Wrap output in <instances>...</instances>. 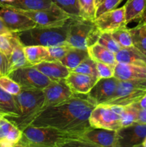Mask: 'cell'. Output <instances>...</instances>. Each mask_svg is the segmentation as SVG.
<instances>
[{"label": "cell", "mask_w": 146, "mask_h": 147, "mask_svg": "<svg viewBox=\"0 0 146 147\" xmlns=\"http://www.w3.org/2000/svg\"><path fill=\"white\" fill-rule=\"evenodd\" d=\"M94 107L86 97L74 94L60 104L43 109L31 125L54 128L80 137L83 132L91 127L89 119Z\"/></svg>", "instance_id": "1"}, {"label": "cell", "mask_w": 146, "mask_h": 147, "mask_svg": "<svg viewBox=\"0 0 146 147\" xmlns=\"http://www.w3.org/2000/svg\"><path fill=\"white\" fill-rule=\"evenodd\" d=\"M19 111L18 116H4L22 131L30 126L44 109V96L42 90H24L14 96Z\"/></svg>", "instance_id": "2"}, {"label": "cell", "mask_w": 146, "mask_h": 147, "mask_svg": "<svg viewBox=\"0 0 146 147\" xmlns=\"http://www.w3.org/2000/svg\"><path fill=\"white\" fill-rule=\"evenodd\" d=\"M67 22L62 27H36L34 28L16 33V34L24 47L40 45L48 47L64 45H67Z\"/></svg>", "instance_id": "3"}, {"label": "cell", "mask_w": 146, "mask_h": 147, "mask_svg": "<svg viewBox=\"0 0 146 147\" xmlns=\"http://www.w3.org/2000/svg\"><path fill=\"white\" fill-rule=\"evenodd\" d=\"M76 136L52 127L30 126L22 131V136L17 147H57L58 144Z\"/></svg>", "instance_id": "4"}, {"label": "cell", "mask_w": 146, "mask_h": 147, "mask_svg": "<svg viewBox=\"0 0 146 147\" xmlns=\"http://www.w3.org/2000/svg\"><path fill=\"white\" fill-rule=\"evenodd\" d=\"M146 94V80H119L115 96L105 103L127 106Z\"/></svg>", "instance_id": "5"}, {"label": "cell", "mask_w": 146, "mask_h": 147, "mask_svg": "<svg viewBox=\"0 0 146 147\" xmlns=\"http://www.w3.org/2000/svg\"><path fill=\"white\" fill-rule=\"evenodd\" d=\"M7 76L24 90H43L52 82L34 66L16 69Z\"/></svg>", "instance_id": "6"}, {"label": "cell", "mask_w": 146, "mask_h": 147, "mask_svg": "<svg viewBox=\"0 0 146 147\" xmlns=\"http://www.w3.org/2000/svg\"><path fill=\"white\" fill-rule=\"evenodd\" d=\"M94 27V22L70 18L67 22V44L73 48L87 50V38Z\"/></svg>", "instance_id": "7"}, {"label": "cell", "mask_w": 146, "mask_h": 147, "mask_svg": "<svg viewBox=\"0 0 146 147\" xmlns=\"http://www.w3.org/2000/svg\"><path fill=\"white\" fill-rule=\"evenodd\" d=\"M91 127L117 131L121 128L120 115L113 111L110 105L96 106L89 119Z\"/></svg>", "instance_id": "8"}, {"label": "cell", "mask_w": 146, "mask_h": 147, "mask_svg": "<svg viewBox=\"0 0 146 147\" xmlns=\"http://www.w3.org/2000/svg\"><path fill=\"white\" fill-rule=\"evenodd\" d=\"M15 9L29 17L37 24V27H62L65 25L67 21L71 18L68 14L64 12L59 7L54 9L37 10V11H27V10H21L17 9Z\"/></svg>", "instance_id": "9"}, {"label": "cell", "mask_w": 146, "mask_h": 147, "mask_svg": "<svg viewBox=\"0 0 146 147\" xmlns=\"http://www.w3.org/2000/svg\"><path fill=\"white\" fill-rule=\"evenodd\" d=\"M0 17L13 33H18L37 27V24L29 17L4 4H0Z\"/></svg>", "instance_id": "10"}, {"label": "cell", "mask_w": 146, "mask_h": 147, "mask_svg": "<svg viewBox=\"0 0 146 147\" xmlns=\"http://www.w3.org/2000/svg\"><path fill=\"white\" fill-rule=\"evenodd\" d=\"M119 80L113 77L100 78L87 93L86 98L94 106L105 104L115 94Z\"/></svg>", "instance_id": "11"}, {"label": "cell", "mask_w": 146, "mask_h": 147, "mask_svg": "<svg viewBox=\"0 0 146 147\" xmlns=\"http://www.w3.org/2000/svg\"><path fill=\"white\" fill-rule=\"evenodd\" d=\"M43 93L44 96V109L60 104L74 95L65 79L52 81L43 90Z\"/></svg>", "instance_id": "12"}, {"label": "cell", "mask_w": 146, "mask_h": 147, "mask_svg": "<svg viewBox=\"0 0 146 147\" xmlns=\"http://www.w3.org/2000/svg\"><path fill=\"white\" fill-rule=\"evenodd\" d=\"M117 147H133L146 139V124L135 123L117 131Z\"/></svg>", "instance_id": "13"}, {"label": "cell", "mask_w": 146, "mask_h": 147, "mask_svg": "<svg viewBox=\"0 0 146 147\" xmlns=\"http://www.w3.org/2000/svg\"><path fill=\"white\" fill-rule=\"evenodd\" d=\"M94 23L101 32H112L126 26L125 7L123 6L101 14L95 19Z\"/></svg>", "instance_id": "14"}, {"label": "cell", "mask_w": 146, "mask_h": 147, "mask_svg": "<svg viewBox=\"0 0 146 147\" xmlns=\"http://www.w3.org/2000/svg\"><path fill=\"white\" fill-rule=\"evenodd\" d=\"M80 138L99 147H117V131L90 127L83 132Z\"/></svg>", "instance_id": "15"}, {"label": "cell", "mask_w": 146, "mask_h": 147, "mask_svg": "<svg viewBox=\"0 0 146 147\" xmlns=\"http://www.w3.org/2000/svg\"><path fill=\"white\" fill-rule=\"evenodd\" d=\"M65 80L74 94L87 95L99 78L88 75L71 72Z\"/></svg>", "instance_id": "16"}, {"label": "cell", "mask_w": 146, "mask_h": 147, "mask_svg": "<svg viewBox=\"0 0 146 147\" xmlns=\"http://www.w3.org/2000/svg\"><path fill=\"white\" fill-rule=\"evenodd\" d=\"M39 71L47 76L52 81L66 79L71 70L59 61H45L34 65Z\"/></svg>", "instance_id": "17"}, {"label": "cell", "mask_w": 146, "mask_h": 147, "mask_svg": "<svg viewBox=\"0 0 146 147\" xmlns=\"http://www.w3.org/2000/svg\"><path fill=\"white\" fill-rule=\"evenodd\" d=\"M114 77L119 80H146V67L117 63Z\"/></svg>", "instance_id": "18"}, {"label": "cell", "mask_w": 146, "mask_h": 147, "mask_svg": "<svg viewBox=\"0 0 146 147\" xmlns=\"http://www.w3.org/2000/svg\"><path fill=\"white\" fill-rule=\"evenodd\" d=\"M10 40L12 45V52L9 59V73L20 67L31 66L26 58L24 46L19 41L16 33H14V34L10 37Z\"/></svg>", "instance_id": "19"}, {"label": "cell", "mask_w": 146, "mask_h": 147, "mask_svg": "<svg viewBox=\"0 0 146 147\" xmlns=\"http://www.w3.org/2000/svg\"><path fill=\"white\" fill-rule=\"evenodd\" d=\"M116 60L119 63L133 65L146 67V57L134 46L121 48L115 54Z\"/></svg>", "instance_id": "20"}, {"label": "cell", "mask_w": 146, "mask_h": 147, "mask_svg": "<svg viewBox=\"0 0 146 147\" xmlns=\"http://www.w3.org/2000/svg\"><path fill=\"white\" fill-rule=\"evenodd\" d=\"M4 4L17 9L27 11L50 10L58 8L52 0H14L10 4Z\"/></svg>", "instance_id": "21"}, {"label": "cell", "mask_w": 146, "mask_h": 147, "mask_svg": "<svg viewBox=\"0 0 146 147\" xmlns=\"http://www.w3.org/2000/svg\"><path fill=\"white\" fill-rule=\"evenodd\" d=\"M89 56L94 61L105 63L110 65L115 66L117 62L116 60L115 53L106 49L98 42L87 47Z\"/></svg>", "instance_id": "22"}, {"label": "cell", "mask_w": 146, "mask_h": 147, "mask_svg": "<svg viewBox=\"0 0 146 147\" xmlns=\"http://www.w3.org/2000/svg\"><path fill=\"white\" fill-rule=\"evenodd\" d=\"M24 54L27 62L31 66L45 61H52L49 54L47 47L40 45L24 47Z\"/></svg>", "instance_id": "23"}, {"label": "cell", "mask_w": 146, "mask_h": 147, "mask_svg": "<svg viewBox=\"0 0 146 147\" xmlns=\"http://www.w3.org/2000/svg\"><path fill=\"white\" fill-rule=\"evenodd\" d=\"M126 24L139 20L146 9V0H127L124 5Z\"/></svg>", "instance_id": "24"}, {"label": "cell", "mask_w": 146, "mask_h": 147, "mask_svg": "<svg viewBox=\"0 0 146 147\" xmlns=\"http://www.w3.org/2000/svg\"><path fill=\"white\" fill-rule=\"evenodd\" d=\"M88 57L90 56L87 50H81L72 47L66 55L59 62L72 71Z\"/></svg>", "instance_id": "25"}, {"label": "cell", "mask_w": 146, "mask_h": 147, "mask_svg": "<svg viewBox=\"0 0 146 147\" xmlns=\"http://www.w3.org/2000/svg\"><path fill=\"white\" fill-rule=\"evenodd\" d=\"M0 115L4 116H18L19 111L13 95L0 87Z\"/></svg>", "instance_id": "26"}, {"label": "cell", "mask_w": 146, "mask_h": 147, "mask_svg": "<svg viewBox=\"0 0 146 147\" xmlns=\"http://www.w3.org/2000/svg\"><path fill=\"white\" fill-rule=\"evenodd\" d=\"M133 39V46L146 55V28L144 25H138L129 29Z\"/></svg>", "instance_id": "27"}, {"label": "cell", "mask_w": 146, "mask_h": 147, "mask_svg": "<svg viewBox=\"0 0 146 147\" xmlns=\"http://www.w3.org/2000/svg\"><path fill=\"white\" fill-rule=\"evenodd\" d=\"M57 7L71 18H82L77 0H52Z\"/></svg>", "instance_id": "28"}, {"label": "cell", "mask_w": 146, "mask_h": 147, "mask_svg": "<svg viewBox=\"0 0 146 147\" xmlns=\"http://www.w3.org/2000/svg\"><path fill=\"white\" fill-rule=\"evenodd\" d=\"M110 33L113 39L118 43L121 48H126L133 46V39L130 30L127 29L126 26L120 27Z\"/></svg>", "instance_id": "29"}, {"label": "cell", "mask_w": 146, "mask_h": 147, "mask_svg": "<svg viewBox=\"0 0 146 147\" xmlns=\"http://www.w3.org/2000/svg\"><path fill=\"white\" fill-rule=\"evenodd\" d=\"M80 6L81 17L89 21L94 22L96 19L95 0H77Z\"/></svg>", "instance_id": "30"}, {"label": "cell", "mask_w": 146, "mask_h": 147, "mask_svg": "<svg viewBox=\"0 0 146 147\" xmlns=\"http://www.w3.org/2000/svg\"><path fill=\"white\" fill-rule=\"evenodd\" d=\"M71 72L88 75V76H91L99 78V74L97 69L96 62L94 61L92 59L90 58V57L83 60L77 67L73 69Z\"/></svg>", "instance_id": "31"}, {"label": "cell", "mask_w": 146, "mask_h": 147, "mask_svg": "<svg viewBox=\"0 0 146 147\" xmlns=\"http://www.w3.org/2000/svg\"><path fill=\"white\" fill-rule=\"evenodd\" d=\"M138 109L133 105L124 106V110L120 115L121 128L129 126L136 123L138 115Z\"/></svg>", "instance_id": "32"}, {"label": "cell", "mask_w": 146, "mask_h": 147, "mask_svg": "<svg viewBox=\"0 0 146 147\" xmlns=\"http://www.w3.org/2000/svg\"><path fill=\"white\" fill-rule=\"evenodd\" d=\"M97 42L115 54L121 49V47L113 39L110 32H101Z\"/></svg>", "instance_id": "33"}, {"label": "cell", "mask_w": 146, "mask_h": 147, "mask_svg": "<svg viewBox=\"0 0 146 147\" xmlns=\"http://www.w3.org/2000/svg\"><path fill=\"white\" fill-rule=\"evenodd\" d=\"M0 87L13 96L19 93L21 90L19 85L10 78L8 76H0Z\"/></svg>", "instance_id": "34"}, {"label": "cell", "mask_w": 146, "mask_h": 147, "mask_svg": "<svg viewBox=\"0 0 146 147\" xmlns=\"http://www.w3.org/2000/svg\"><path fill=\"white\" fill-rule=\"evenodd\" d=\"M57 147H99L80 137L69 138L58 144Z\"/></svg>", "instance_id": "35"}, {"label": "cell", "mask_w": 146, "mask_h": 147, "mask_svg": "<svg viewBox=\"0 0 146 147\" xmlns=\"http://www.w3.org/2000/svg\"><path fill=\"white\" fill-rule=\"evenodd\" d=\"M71 48L72 47L68 45H64L48 47L47 50L52 61H60L66 55V54Z\"/></svg>", "instance_id": "36"}, {"label": "cell", "mask_w": 146, "mask_h": 147, "mask_svg": "<svg viewBox=\"0 0 146 147\" xmlns=\"http://www.w3.org/2000/svg\"><path fill=\"white\" fill-rule=\"evenodd\" d=\"M123 0H103L100 4L97 6L96 9V18L101 14L115 9Z\"/></svg>", "instance_id": "37"}, {"label": "cell", "mask_w": 146, "mask_h": 147, "mask_svg": "<svg viewBox=\"0 0 146 147\" xmlns=\"http://www.w3.org/2000/svg\"><path fill=\"white\" fill-rule=\"evenodd\" d=\"M96 64H97V69L99 74V78H110L114 77L115 66L99 63V62H96Z\"/></svg>", "instance_id": "38"}, {"label": "cell", "mask_w": 146, "mask_h": 147, "mask_svg": "<svg viewBox=\"0 0 146 147\" xmlns=\"http://www.w3.org/2000/svg\"><path fill=\"white\" fill-rule=\"evenodd\" d=\"M21 136H22V131L19 128H17V126L14 125L11 129V130H10V131L7 134V137L4 139V140L1 141V142H6V143H8L11 145H16L19 142Z\"/></svg>", "instance_id": "39"}, {"label": "cell", "mask_w": 146, "mask_h": 147, "mask_svg": "<svg viewBox=\"0 0 146 147\" xmlns=\"http://www.w3.org/2000/svg\"><path fill=\"white\" fill-rule=\"evenodd\" d=\"M10 37L11 36L0 34V51L5 55L9 59L12 52V45H11Z\"/></svg>", "instance_id": "40"}, {"label": "cell", "mask_w": 146, "mask_h": 147, "mask_svg": "<svg viewBox=\"0 0 146 147\" xmlns=\"http://www.w3.org/2000/svg\"><path fill=\"white\" fill-rule=\"evenodd\" d=\"M13 126L14 124L7 118L3 116L0 117V142L4 140Z\"/></svg>", "instance_id": "41"}, {"label": "cell", "mask_w": 146, "mask_h": 147, "mask_svg": "<svg viewBox=\"0 0 146 147\" xmlns=\"http://www.w3.org/2000/svg\"><path fill=\"white\" fill-rule=\"evenodd\" d=\"M9 70V58L0 51V74L1 76H7Z\"/></svg>", "instance_id": "42"}, {"label": "cell", "mask_w": 146, "mask_h": 147, "mask_svg": "<svg viewBox=\"0 0 146 147\" xmlns=\"http://www.w3.org/2000/svg\"><path fill=\"white\" fill-rule=\"evenodd\" d=\"M100 34H101V32H100L95 26V27L92 30V31L90 32L88 37H87V42H86V43H87V47H90L91 45H92L97 42L99 37H100Z\"/></svg>", "instance_id": "43"}, {"label": "cell", "mask_w": 146, "mask_h": 147, "mask_svg": "<svg viewBox=\"0 0 146 147\" xmlns=\"http://www.w3.org/2000/svg\"><path fill=\"white\" fill-rule=\"evenodd\" d=\"M0 34H4V35L7 36H12L14 34L12 32L9 30V28L7 27L1 17H0Z\"/></svg>", "instance_id": "44"}, {"label": "cell", "mask_w": 146, "mask_h": 147, "mask_svg": "<svg viewBox=\"0 0 146 147\" xmlns=\"http://www.w3.org/2000/svg\"><path fill=\"white\" fill-rule=\"evenodd\" d=\"M133 106H134L135 107L137 108L138 110H141V109H146V94L140 100H139L138 101L136 102V103H133Z\"/></svg>", "instance_id": "45"}, {"label": "cell", "mask_w": 146, "mask_h": 147, "mask_svg": "<svg viewBox=\"0 0 146 147\" xmlns=\"http://www.w3.org/2000/svg\"><path fill=\"white\" fill-rule=\"evenodd\" d=\"M136 123L146 124V109H141L138 111V115Z\"/></svg>", "instance_id": "46"}, {"label": "cell", "mask_w": 146, "mask_h": 147, "mask_svg": "<svg viewBox=\"0 0 146 147\" xmlns=\"http://www.w3.org/2000/svg\"><path fill=\"white\" fill-rule=\"evenodd\" d=\"M146 24V9L145 11V12L143 13V14L142 15V17L139 19L138 22V25H144Z\"/></svg>", "instance_id": "47"}, {"label": "cell", "mask_w": 146, "mask_h": 147, "mask_svg": "<svg viewBox=\"0 0 146 147\" xmlns=\"http://www.w3.org/2000/svg\"><path fill=\"white\" fill-rule=\"evenodd\" d=\"M14 1V0H0V3L1 4H10Z\"/></svg>", "instance_id": "48"}, {"label": "cell", "mask_w": 146, "mask_h": 147, "mask_svg": "<svg viewBox=\"0 0 146 147\" xmlns=\"http://www.w3.org/2000/svg\"><path fill=\"white\" fill-rule=\"evenodd\" d=\"M102 1H103V0H95V1H96V5L97 6L99 4H100V3H101Z\"/></svg>", "instance_id": "49"}, {"label": "cell", "mask_w": 146, "mask_h": 147, "mask_svg": "<svg viewBox=\"0 0 146 147\" xmlns=\"http://www.w3.org/2000/svg\"><path fill=\"white\" fill-rule=\"evenodd\" d=\"M142 145H143V147H146V139H145L144 142H143V144H142Z\"/></svg>", "instance_id": "50"}, {"label": "cell", "mask_w": 146, "mask_h": 147, "mask_svg": "<svg viewBox=\"0 0 146 147\" xmlns=\"http://www.w3.org/2000/svg\"><path fill=\"white\" fill-rule=\"evenodd\" d=\"M133 147H143V145H142V144H141L136 145V146H133Z\"/></svg>", "instance_id": "51"}, {"label": "cell", "mask_w": 146, "mask_h": 147, "mask_svg": "<svg viewBox=\"0 0 146 147\" xmlns=\"http://www.w3.org/2000/svg\"><path fill=\"white\" fill-rule=\"evenodd\" d=\"M144 26H145V28H146V24H144Z\"/></svg>", "instance_id": "52"}, {"label": "cell", "mask_w": 146, "mask_h": 147, "mask_svg": "<svg viewBox=\"0 0 146 147\" xmlns=\"http://www.w3.org/2000/svg\"><path fill=\"white\" fill-rule=\"evenodd\" d=\"M1 116H2V115H0V117H1Z\"/></svg>", "instance_id": "53"}, {"label": "cell", "mask_w": 146, "mask_h": 147, "mask_svg": "<svg viewBox=\"0 0 146 147\" xmlns=\"http://www.w3.org/2000/svg\"><path fill=\"white\" fill-rule=\"evenodd\" d=\"M145 55V57H146V55Z\"/></svg>", "instance_id": "54"}, {"label": "cell", "mask_w": 146, "mask_h": 147, "mask_svg": "<svg viewBox=\"0 0 146 147\" xmlns=\"http://www.w3.org/2000/svg\"><path fill=\"white\" fill-rule=\"evenodd\" d=\"M0 76H1V74H0Z\"/></svg>", "instance_id": "55"}, {"label": "cell", "mask_w": 146, "mask_h": 147, "mask_svg": "<svg viewBox=\"0 0 146 147\" xmlns=\"http://www.w3.org/2000/svg\"><path fill=\"white\" fill-rule=\"evenodd\" d=\"M16 147H17V146H16Z\"/></svg>", "instance_id": "56"}]
</instances>
